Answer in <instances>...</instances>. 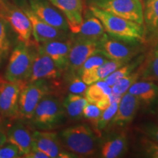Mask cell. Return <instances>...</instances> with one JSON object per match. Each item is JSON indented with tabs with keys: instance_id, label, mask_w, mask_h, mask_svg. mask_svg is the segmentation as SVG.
Segmentation results:
<instances>
[{
	"instance_id": "obj_1",
	"label": "cell",
	"mask_w": 158,
	"mask_h": 158,
	"mask_svg": "<svg viewBox=\"0 0 158 158\" xmlns=\"http://www.w3.org/2000/svg\"><path fill=\"white\" fill-rule=\"evenodd\" d=\"M89 10L101 21L105 31L110 37L127 43H146L143 25L116 16L94 6L89 5Z\"/></svg>"
},
{
	"instance_id": "obj_2",
	"label": "cell",
	"mask_w": 158,
	"mask_h": 158,
	"mask_svg": "<svg viewBox=\"0 0 158 158\" xmlns=\"http://www.w3.org/2000/svg\"><path fill=\"white\" fill-rule=\"evenodd\" d=\"M59 138L66 149L78 157H91L98 150L99 137L86 124L65 128L61 131Z\"/></svg>"
},
{
	"instance_id": "obj_3",
	"label": "cell",
	"mask_w": 158,
	"mask_h": 158,
	"mask_svg": "<svg viewBox=\"0 0 158 158\" xmlns=\"http://www.w3.org/2000/svg\"><path fill=\"white\" fill-rule=\"evenodd\" d=\"M66 117L62 102L58 97L51 94L39 102L30 120L37 129L51 130L62 125Z\"/></svg>"
},
{
	"instance_id": "obj_4",
	"label": "cell",
	"mask_w": 158,
	"mask_h": 158,
	"mask_svg": "<svg viewBox=\"0 0 158 158\" xmlns=\"http://www.w3.org/2000/svg\"><path fill=\"white\" fill-rule=\"evenodd\" d=\"M34 54L35 52L30 50L29 45L20 42L10 55L5 73V80L12 82H28Z\"/></svg>"
},
{
	"instance_id": "obj_5",
	"label": "cell",
	"mask_w": 158,
	"mask_h": 158,
	"mask_svg": "<svg viewBox=\"0 0 158 158\" xmlns=\"http://www.w3.org/2000/svg\"><path fill=\"white\" fill-rule=\"evenodd\" d=\"M88 3L116 16L143 25L141 0H89Z\"/></svg>"
},
{
	"instance_id": "obj_6",
	"label": "cell",
	"mask_w": 158,
	"mask_h": 158,
	"mask_svg": "<svg viewBox=\"0 0 158 158\" xmlns=\"http://www.w3.org/2000/svg\"><path fill=\"white\" fill-rule=\"evenodd\" d=\"M0 17L11 27L19 42L27 45H30L32 43L31 40L32 27L23 10L3 1L0 4Z\"/></svg>"
},
{
	"instance_id": "obj_7",
	"label": "cell",
	"mask_w": 158,
	"mask_h": 158,
	"mask_svg": "<svg viewBox=\"0 0 158 158\" xmlns=\"http://www.w3.org/2000/svg\"><path fill=\"white\" fill-rule=\"evenodd\" d=\"M49 81L39 80L29 82L21 90L19 98V116L31 119L35 108L43 98L52 94Z\"/></svg>"
},
{
	"instance_id": "obj_8",
	"label": "cell",
	"mask_w": 158,
	"mask_h": 158,
	"mask_svg": "<svg viewBox=\"0 0 158 158\" xmlns=\"http://www.w3.org/2000/svg\"><path fill=\"white\" fill-rule=\"evenodd\" d=\"M141 47L138 43L124 42L113 38L106 34L100 41L99 52L105 55L108 59L128 62L136 55L141 53Z\"/></svg>"
},
{
	"instance_id": "obj_9",
	"label": "cell",
	"mask_w": 158,
	"mask_h": 158,
	"mask_svg": "<svg viewBox=\"0 0 158 158\" xmlns=\"http://www.w3.org/2000/svg\"><path fill=\"white\" fill-rule=\"evenodd\" d=\"M32 147L41 150L51 158L78 157L74 153L66 149L58 134L51 132L50 130H39L33 132Z\"/></svg>"
},
{
	"instance_id": "obj_10",
	"label": "cell",
	"mask_w": 158,
	"mask_h": 158,
	"mask_svg": "<svg viewBox=\"0 0 158 158\" xmlns=\"http://www.w3.org/2000/svg\"><path fill=\"white\" fill-rule=\"evenodd\" d=\"M26 81L12 82L0 78V115L5 118L19 116V98Z\"/></svg>"
},
{
	"instance_id": "obj_11",
	"label": "cell",
	"mask_w": 158,
	"mask_h": 158,
	"mask_svg": "<svg viewBox=\"0 0 158 158\" xmlns=\"http://www.w3.org/2000/svg\"><path fill=\"white\" fill-rule=\"evenodd\" d=\"M62 71L57 68L54 61L37 46L35 52L31 73L28 82L39 80L55 81L60 78Z\"/></svg>"
},
{
	"instance_id": "obj_12",
	"label": "cell",
	"mask_w": 158,
	"mask_h": 158,
	"mask_svg": "<svg viewBox=\"0 0 158 158\" xmlns=\"http://www.w3.org/2000/svg\"><path fill=\"white\" fill-rule=\"evenodd\" d=\"M73 40L67 70H69L70 74H78L85 61L92 55L99 52L100 42L74 38Z\"/></svg>"
},
{
	"instance_id": "obj_13",
	"label": "cell",
	"mask_w": 158,
	"mask_h": 158,
	"mask_svg": "<svg viewBox=\"0 0 158 158\" xmlns=\"http://www.w3.org/2000/svg\"><path fill=\"white\" fill-rule=\"evenodd\" d=\"M23 11L30 20L32 27V35L37 44L51 40H64L68 39V31L56 29L48 24L37 16L31 9L23 8Z\"/></svg>"
},
{
	"instance_id": "obj_14",
	"label": "cell",
	"mask_w": 158,
	"mask_h": 158,
	"mask_svg": "<svg viewBox=\"0 0 158 158\" xmlns=\"http://www.w3.org/2000/svg\"><path fill=\"white\" fill-rule=\"evenodd\" d=\"M29 4L33 13L45 23L65 31L70 29L64 15L46 0H29Z\"/></svg>"
},
{
	"instance_id": "obj_15",
	"label": "cell",
	"mask_w": 158,
	"mask_h": 158,
	"mask_svg": "<svg viewBox=\"0 0 158 158\" xmlns=\"http://www.w3.org/2000/svg\"><path fill=\"white\" fill-rule=\"evenodd\" d=\"M140 104L141 102L138 98L129 92H126L118 102L116 113L108 126L118 129L125 127L133 121L140 107Z\"/></svg>"
},
{
	"instance_id": "obj_16",
	"label": "cell",
	"mask_w": 158,
	"mask_h": 158,
	"mask_svg": "<svg viewBox=\"0 0 158 158\" xmlns=\"http://www.w3.org/2000/svg\"><path fill=\"white\" fill-rule=\"evenodd\" d=\"M73 41V38L64 40H51L41 43L37 46L54 61L57 68L64 72L68 69L69 54Z\"/></svg>"
},
{
	"instance_id": "obj_17",
	"label": "cell",
	"mask_w": 158,
	"mask_h": 158,
	"mask_svg": "<svg viewBox=\"0 0 158 158\" xmlns=\"http://www.w3.org/2000/svg\"><path fill=\"white\" fill-rule=\"evenodd\" d=\"M66 18L69 29L73 34L76 31L84 19L83 0H48Z\"/></svg>"
},
{
	"instance_id": "obj_18",
	"label": "cell",
	"mask_w": 158,
	"mask_h": 158,
	"mask_svg": "<svg viewBox=\"0 0 158 158\" xmlns=\"http://www.w3.org/2000/svg\"><path fill=\"white\" fill-rule=\"evenodd\" d=\"M143 28L146 43L158 42V0H147L143 6Z\"/></svg>"
},
{
	"instance_id": "obj_19",
	"label": "cell",
	"mask_w": 158,
	"mask_h": 158,
	"mask_svg": "<svg viewBox=\"0 0 158 158\" xmlns=\"http://www.w3.org/2000/svg\"><path fill=\"white\" fill-rule=\"evenodd\" d=\"M107 33L101 21L92 13L89 10L86 13L80 27L76 31L74 39L89 40L100 42Z\"/></svg>"
},
{
	"instance_id": "obj_20",
	"label": "cell",
	"mask_w": 158,
	"mask_h": 158,
	"mask_svg": "<svg viewBox=\"0 0 158 158\" xmlns=\"http://www.w3.org/2000/svg\"><path fill=\"white\" fill-rule=\"evenodd\" d=\"M7 142L16 146L23 157L31 151L32 147V133L25 124L17 122L7 132Z\"/></svg>"
},
{
	"instance_id": "obj_21",
	"label": "cell",
	"mask_w": 158,
	"mask_h": 158,
	"mask_svg": "<svg viewBox=\"0 0 158 158\" xmlns=\"http://www.w3.org/2000/svg\"><path fill=\"white\" fill-rule=\"evenodd\" d=\"M127 137L124 133L106 139L100 146V157L102 158H116L127 152Z\"/></svg>"
},
{
	"instance_id": "obj_22",
	"label": "cell",
	"mask_w": 158,
	"mask_h": 158,
	"mask_svg": "<svg viewBox=\"0 0 158 158\" xmlns=\"http://www.w3.org/2000/svg\"><path fill=\"white\" fill-rule=\"evenodd\" d=\"M127 92L135 96L141 102L150 105L158 98V85L155 81H138L130 86Z\"/></svg>"
},
{
	"instance_id": "obj_23",
	"label": "cell",
	"mask_w": 158,
	"mask_h": 158,
	"mask_svg": "<svg viewBox=\"0 0 158 158\" xmlns=\"http://www.w3.org/2000/svg\"><path fill=\"white\" fill-rule=\"evenodd\" d=\"M125 63L127 62H122V61L110 60L109 59L104 64L98 67V68L80 75V77L85 84L89 85L96 81H103L114 71L122 67Z\"/></svg>"
},
{
	"instance_id": "obj_24",
	"label": "cell",
	"mask_w": 158,
	"mask_h": 158,
	"mask_svg": "<svg viewBox=\"0 0 158 158\" xmlns=\"http://www.w3.org/2000/svg\"><path fill=\"white\" fill-rule=\"evenodd\" d=\"M62 103L67 117L71 120H78L83 116V110L88 100L84 96L70 93Z\"/></svg>"
},
{
	"instance_id": "obj_25",
	"label": "cell",
	"mask_w": 158,
	"mask_h": 158,
	"mask_svg": "<svg viewBox=\"0 0 158 158\" xmlns=\"http://www.w3.org/2000/svg\"><path fill=\"white\" fill-rule=\"evenodd\" d=\"M111 86H110L105 81H98L88 85L85 98L88 102L95 103L100 99L107 97L111 93Z\"/></svg>"
},
{
	"instance_id": "obj_26",
	"label": "cell",
	"mask_w": 158,
	"mask_h": 158,
	"mask_svg": "<svg viewBox=\"0 0 158 158\" xmlns=\"http://www.w3.org/2000/svg\"><path fill=\"white\" fill-rule=\"evenodd\" d=\"M143 56H139L133 62L130 61V62L125 63L122 67L114 71L111 74L109 75L107 78H105L103 81L107 83L110 86H112L119 79H121L135 70L137 68V67H139L140 64L143 62Z\"/></svg>"
},
{
	"instance_id": "obj_27",
	"label": "cell",
	"mask_w": 158,
	"mask_h": 158,
	"mask_svg": "<svg viewBox=\"0 0 158 158\" xmlns=\"http://www.w3.org/2000/svg\"><path fill=\"white\" fill-rule=\"evenodd\" d=\"M142 70H143V66L137 68V70L133 71L130 74L127 75L126 76L123 77L121 79L116 81L113 86H111L112 92L118 94H125L127 92L130 86L133 85L134 83L138 81V79L141 77Z\"/></svg>"
},
{
	"instance_id": "obj_28",
	"label": "cell",
	"mask_w": 158,
	"mask_h": 158,
	"mask_svg": "<svg viewBox=\"0 0 158 158\" xmlns=\"http://www.w3.org/2000/svg\"><path fill=\"white\" fill-rule=\"evenodd\" d=\"M7 26L8 24L0 17V67L3 64L10 52L11 42Z\"/></svg>"
},
{
	"instance_id": "obj_29",
	"label": "cell",
	"mask_w": 158,
	"mask_h": 158,
	"mask_svg": "<svg viewBox=\"0 0 158 158\" xmlns=\"http://www.w3.org/2000/svg\"><path fill=\"white\" fill-rule=\"evenodd\" d=\"M102 111L93 102H88L83 110V116H84L91 124V127L94 130L99 138L101 137V132L98 128L99 119L101 116Z\"/></svg>"
},
{
	"instance_id": "obj_30",
	"label": "cell",
	"mask_w": 158,
	"mask_h": 158,
	"mask_svg": "<svg viewBox=\"0 0 158 158\" xmlns=\"http://www.w3.org/2000/svg\"><path fill=\"white\" fill-rule=\"evenodd\" d=\"M140 78L143 81H158V50L155 49L149 62L143 65Z\"/></svg>"
},
{
	"instance_id": "obj_31",
	"label": "cell",
	"mask_w": 158,
	"mask_h": 158,
	"mask_svg": "<svg viewBox=\"0 0 158 158\" xmlns=\"http://www.w3.org/2000/svg\"><path fill=\"white\" fill-rule=\"evenodd\" d=\"M139 151L144 157L150 158H158V143L151 139L142 136L138 141Z\"/></svg>"
},
{
	"instance_id": "obj_32",
	"label": "cell",
	"mask_w": 158,
	"mask_h": 158,
	"mask_svg": "<svg viewBox=\"0 0 158 158\" xmlns=\"http://www.w3.org/2000/svg\"><path fill=\"white\" fill-rule=\"evenodd\" d=\"M108 60H109V59L100 52L94 54L85 61V62L83 64L80 70H79L78 75L80 76V75L85 73L93 70L100 67V65L104 64L106 62H107Z\"/></svg>"
},
{
	"instance_id": "obj_33",
	"label": "cell",
	"mask_w": 158,
	"mask_h": 158,
	"mask_svg": "<svg viewBox=\"0 0 158 158\" xmlns=\"http://www.w3.org/2000/svg\"><path fill=\"white\" fill-rule=\"evenodd\" d=\"M88 85L83 81L78 74H70L68 83V90L70 93L85 97Z\"/></svg>"
},
{
	"instance_id": "obj_34",
	"label": "cell",
	"mask_w": 158,
	"mask_h": 158,
	"mask_svg": "<svg viewBox=\"0 0 158 158\" xmlns=\"http://www.w3.org/2000/svg\"><path fill=\"white\" fill-rule=\"evenodd\" d=\"M118 106V102H113L107 108L102 110L98 123V128L100 132L106 129L110 124V122H111L112 118H114L116 113Z\"/></svg>"
},
{
	"instance_id": "obj_35",
	"label": "cell",
	"mask_w": 158,
	"mask_h": 158,
	"mask_svg": "<svg viewBox=\"0 0 158 158\" xmlns=\"http://www.w3.org/2000/svg\"><path fill=\"white\" fill-rule=\"evenodd\" d=\"M139 130L152 141L158 143V125L153 123H147L141 124L139 127Z\"/></svg>"
},
{
	"instance_id": "obj_36",
	"label": "cell",
	"mask_w": 158,
	"mask_h": 158,
	"mask_svg": "<svg viewBox=\"0 0 158 158\" xmlns=\"http://www.w3.org/2000/svg\"><path fill=\"white\" fill-rule=\"evenodd\" d=\"M21 152L16 146L10 143L0 147V158H18L21 157Z\"/></svg>"
},
{
	"instance_id": "obj_37",
	"label": "cell",
	"mask_w": 158,
	"mask_h": 158,
	"mask_svg": "<svg viewBox=\"0 0 158 158\" xmlns=\"http://www.w3.org/2000/svg\"><path fill=\"white\" fill-rule=\"evenodd\" d=\"M23 157L27 158H49L48 156L46 155L45 152H43V151L40 150L37 148L32 147L31 148V151L27 154L23 156Z\"/></svg>"
},
{
	"instance_id": "obj_38",
	"label": "cell",
	"mask_w": 158,
	"mask_h": 158,
	"mask_svg": "<svg viewBox=\"0 0 158 158\" xmlns=\"http://www.w3.org/2000/svg\"><path fill=\"white\" fill-rule=\"evenodd\" d=\"M109 95L100 99V100H99L98 101H97L95 103H94L99 108H100V110H101V111L104 110L106 108H107L108 106L112 103V102H110Z\"/></svg>"
},
{
	"instance_id": "obj_39",
	"label": "cell",
	"mask_w": 158,
	"mask_h": 158,
	"mask_svg": "<svg viewBox=\"0 0 158 158\" xmlns=\"http://www.w3.org/2000/svg\"><path fill=\"white\" fill-rule=\"evenodd\" d=\"M7 142V135L4 133L2 130H0V147L3 146Z\"/></svg>"
},
{
	"instance_id": "obj_40",
	"label": "cell",
	"mask_w": 158,
	"mask_h": 158,
	"mask_svg": "<svg viewBox=\"0 0 158 158\" xmlns=\"http://www.w3.org/2000/svg\"><path fill=\"white\" fill-rule=\"evenodd\" d=\"M156 50H158V42H157V45H156Z\"/></svg>"
},
{
	"instance_id": "obj_41",
	"label": "cell",
	"mask_w": 158,
	"mask_h": 158,
	"mask_svg": "<svg viewBox=\"0 0 158 158\" xmlns=\"http://www.w3.org/2000/svg\"><path fill=\"white\" fill-rule=\"evenodd\" d=\"M2 2H3V0H0V4Z\"/></svg>"
},
{
	"instance_id": "obj_42",
	"label": "cell",
	"mask_w": 158,
	"mask_h": 158,
	"mask_svg": "<svg viewBox=\"0 0 158 158\" xmlns=\"http://www.w3.org/2000/svg\"><path fill=\"white\" fill-rule=\"evenodd\" d=\"M0 122H1V115H0Z\"/></svg>"
}]
</instances>
